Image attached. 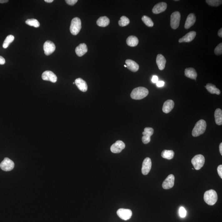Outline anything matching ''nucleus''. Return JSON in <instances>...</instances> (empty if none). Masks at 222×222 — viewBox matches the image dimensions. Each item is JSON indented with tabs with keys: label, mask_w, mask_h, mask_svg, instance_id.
Listing matches in <instances>:
<instances>
[{
	"label": "nucleus",
	"mask_w": 222,
	"mask_h": 222,
	"mask_svg": "<svg viewBox=\"0 0 222 222\" xmlns=\"http://www.w3.org/2000/svg\"><path fill=\"white\" fill-rule=\"evenodd\" d=\"M43 49H44L45 54L47 56H49L54 52L56 49V46L53 42L51 41L47 40L44 43Z\"/></svg>",
	"instance_id": "nucleus-11"
},
{
	"label": "nucleus",
	"mask_w": 222,
	"mask_h": 222,
	"mask_svg": "<svg viewBox=\"0 0 222 222\" xmlns=\"http://www.w3.org/2000/svg\"><path fill=\"white\" fill-rule=\"evenodd\" d=\"M174 176L173 174L169 175L166 179L164 181L162 184L163 188L165 189H169L172 188L174 186Z\"/></svg>",
	"instance_id": "nucleus-14"
},
{
	"label": "nucleus",
	"mask_w": 222,
	"mask_h": 222,
	"mask_svg": "<svg viewBox=\"0 0 222 222\" xmlns=\"http://www.w3.org/2000/svg\"><path fill=\"white\" fill-rule=\"evenodd\" d=\"M77 1H78L77 0H66L65 1L66 3L70 6H73L75 4L77 3Z\"/></svg>",
	"instance_id": "nucleus-36"
},
{
	"label": "nucleus",
	"mask_w": 222,
	"mask_h": 222,
	"mask_svg": "<svg viewBox=\"0 0 222 222\" xmlns=\"http://www.w3.org/2000/svg\"><path fill=\"white\" fill-rule=\"evenodd\" d=\"M170 26L172 28L176 29L179 27L181 20V14L178 11L174 12L171 15Z\"/></svg>",
	"instance_id": "nucleus-6"
},
{
	"label": "nucleus",
	"mask_w": 222,
	"mask_h": 222,
	"mask_svg": "<svg viewBox=\"0 0 222 222\" xmlns=\"http://www.w3.org/2000/svg\"><path fill=\"white\" fill-rule=\"evenodd\" d=\"M174 152L173 150H164L161 153V156L163 158L168 160L172 159L174 157Z\"/></svg>",
	"instance_id": "nucleus-28"
},
{
	"label": "nucleus",
	"mask_w": 222,
	"mask_h": 222,
	"mask_svg": "<svg viewBox=\"0 0 222 222\" xmlns=\"http://www.w3.org/2000/svg\"><path fill=\"white\" fill-rule=\"evenodd\" d=\"M167 8V4L165 2H161L155 5L152 9V12L155 14L163 12Z\"/></svg>",
	"instance_id": "nucleus-15"
},
{
	"label": "nucleus",
	"mask_w": 222,
	"mask_h": 222,
	"mask_svg": "<svg viewBox=\"0 0 222 222\" xmlns=\"http://www.w3.org/2000/svg\"><path fill=\"white\" fill-rule=\"evenodd\" d=\"M196 17L194 13H190L188 16L185 22L184 27L186 29H189L195 23Z\"/></svg>",
	"instance_id": "nucleus-18"
},
{
	"label": "nucleus",
	"mask_w": 222,
	"mask_h": 222,
	"mask_svg": "<svg viewBox=\"0 0 222 222\" xmlns=\"http://www.w3.org/2000/svg\"><path fill=\"white\" fill-rule=\"evenodd\" d=\"M186 214H187V212H186V209L184 208L183 207H180L179 209V214L181 218H185L186 216Z\"/></svg>",
	"instance_id": "nucleus-35"
},
{
	"label": "nucleus",
	"mask_w": 222,
	"mask_h": 222,
	"mask_svg": "<svg viewBox=\"0 0 222 222\" xmlns=\"http://www.w3.org/2000/svg\"><path fill=\"white\" fill-rule=\"evenodd\" d=\"M8 2V0H0V3H4Z\"/></svg>",
	"instance_id": "nucleus-43"
},
{
	"label": "nucleus",
	"mask_w": 222,
	"mask_h": 222,
	"mask_svg": "<svg viewBox=\"0 0 222 222\" xmlns=\"http://www.w3.org/2000/svg\"><path fill=\"white\" fill-rule=\"evenodd\" d=\"M204 199L207 204L211 206L214 205L217 201V194L214 190H207L204 193Z\"/></svg>",
	"instance_id": "nucleus-3"
},
{
	"label": "nucleus",
	"mask_w": 222,
	"mask_h": 222,
	"mask_svg": "<svg viewBox=\"0 0 222 222\" xmlns=\"http://www.w3.org/2000/svg\"><path fill=\"white\" fill-rule=\"evenodd\" d=\"M88 47L85 43H82L80 44L75 49V52L78 56L81 57L87 53Z\"/></svg>",
	"instance_id": "nucleus-22"
},
{
	"label": "nucleus",
	"mask_w": 222,
	"mask_h": 222,
	"mask_svg": "<svg viewBox=\"0 0 222 222\" xmlns=\"http://www.w3.org/2000/svg\"><path fill=\"white\" fill-rule=\"evenodd\" d=\"M191 163L196 170H199L201 169L204 165V156L201 154L196 155L192 159Z\"/></svg>",
	"instance_id": "nucleus-5"
},
{
	"label": "nucleus",
	"mask_w": 222,
	"mask_h": 222,
	"mask_svg": "<svg viewBox=\"0 0 222 222\" xmlns=\"http://www.w3.org/2000/svg\"><path fill=\"white\" fill-rule=\"evenodd\" d=\"M156 61L159 69L161 70H164L166 63V59L165 57L161 54H159L156 57Z\"/></svg>",
	"instance_id": "nucleus-19"
},
{
	"label": "nucleus",
	"mask_w": 222,
	"mask_h": 222,
	"mask_svg": "<svg viewBox=\"0 0 222 222\" xmlns=\"http://www.w3.org/2000/svg\"><path fill=\"white\" fill-rule=\"evenodd\" d=\"M206 2L209 6L215 7L220 6L222 3L221 0H206Z\"/></svg>",
	"instance_id": "nucleus-33"
},
{
	"label": "nucleus",
	"mask_w": 222,
	"mask_h": 222,
	"mask_svg": "<svg viewBox=\"0 0 222 222\" xmlns=\"http://www.w3.org/2000/svg\"><path fill=\"white\" fill-rule=\"evenodd\" d=\"M148 90L147 88L143 87H138L134 89L131 94L132 99L141 100L147 97L148 94Z\"/></svg>",
	"instance_id": "nucleus-1"
},
{
	"label": "nucleus",
	"mask_w": 222,
	"mask_h": 222,
	"mask_svg": "<svg viewBox=\"0 0 222 222\" xmlns=\"http://www.w3.org/2000/svg\"><path fill=\"white\" fill-rule=\"evenodd\" d=\"M154 130L153 128L147 127L144 128L142 132L143 136L142 137V141L144 144H148L151 141V137L153 135Z\"/></svg>",
	"instance_id": "nucleus-9"
},
{
	"label": "nucleus",
	"mask_w": 222,
	"mask_h": 222,
	"mask_svg": "<svg viewBox=\"0 0 222 222\" xmlns=\"http://www.w3.org/2000/svg\"><path fill=\"white\" fill-rule=\"evenodd\" d=\"M196 35V32L195 31H192L185 35L182 38L178 40V42L180 43H189L191 42L195 39Z\"/></svg>",
	"instance_id": "nucleus-16"
},
{
	"label": "nucleus",
	"mask_w": 222,
	"mask_h": 222,
	"mask_svg": "<svg viewBox=\"0 0 222 222\" xmlns=\"http://www.w3.org/2000/svg\"><path fill=\"white\" fill-rule=\"evenodd\" d=\"M117 214L122 220H127L132 217V211L129 209H120L117 211Z\"/></svg>",
	"instance_id": "nucleus-8"
},
{
	"label": "nucleus",
	"mask_w": 222,
	"mask_h": 222,
	"mask_svg": "<svg viewBox=\"0 0 222 222\" xmlns=\"http://www.w3.org/2000/svg\"><path fill=\"white\" fill-rule=\"evenodd\" d=\"M110 20L106 16L100 17L97 21V24L101 27H107L110 23Z\"/></svg>",
	"instance_id": "nucleus-24"
},
{
	"label": "nucleus",
	"mask_w": 222,
	"mask_h": 222,
	"mask_svg": "<svg viewBox=\"0 0 222 222\" xmlns=\"http://www.w3.org/2000/svg\"><path fill=\"white\" fill-rule=\"evenodd\" d=\"M75 84L77 86V88L79 89L82 92H86L87 91L88 89V86L87 83L86 81H84L81 78L77 79L75 80Z\"/></svg>",
	"instance_id": "nucleus-17"
},
{
	"label": "nucleus",
	"mask_w": 222,
	"mask_h": 222,
	"mask_svg": "<svg viewBox=\"0 0 222 222\" xmlns=\"http://www.w3.org/2000/svg\"><path fill=\"white\" fill-rule=\"evenodd\" d=\"M26 24L29 26H33L35 28H38L40 27V24L39 21L35 19H27L25 22Z\"/></svg>",
	"instance_id": "nucleus-31"
},
{
	"label": "nucleus",
	"mask_w": 222,
	"mask_h": 222,
	"mask_svg": "<svg viewBox=\"0 0 222 222\" xmlns=\"http://www.w3.org/2000/svg\"><path fill=\"white\" fill-rule=\"evenodd\" d=\"M152 82L154 83H156L158 81V78L157 76L156 75H154L152 77Z\"/></svg>",
	"instance_id": "nucleus-39"
},
{
	"label": "nucleus",
	"mask_w": 222,
	"mask_h": 222,
	"mask_svg": "<svg viewBox=\"0 0 222 222\" xmlns=\"http://www.w3.org/2000/svg\"><path fill=\"white\" fill-rule=\"evenodd\" d=\"M42 78L44 80L49 81L53 83L56 82L57 80L56 75L49 70L44 71L42 75Z\"/></svg>",
	"instance_id": "nucleus-13"
},
{
	"label": "nucleus",
	"mask_w": 222,
	"mask_h": 222,
	"mask_svg": "<svg viewBox=\"0 0 222 222\" xmlns=\"http://www.w3.org/2000/svg\"><path fill=\"white\" fill-rule=\"evenodd\" d=\"M14 163L13 161L8 157H5L0 164V168L4 171H10L14 168Z\"/></svg>",
	"instance_id": "nucleus-7"
},
{
	"label": "nucleus",
	"mask_w": 222,
	"mask_h": 222,
	"mask_svg": "<svg viewBox=\"0 0 222 222\" xmlns=\"http://www.w3.org/2000/svg\"><path fill=\"white\" fill-rule=\"evenodd\" d=\"M53 0H44V1L47 3H51L53 2Z\"/></svg>",
	"instance_id": "nucleus-44"
},
{
	"label": "nucleus",
	"mask_w": 222,
	"mask_h": 222,
	"mask_svg": "<svg viewBox=\"0 0 222 222\" xmlns=\"http://www.w3.org/2000/svg\"><path fill=\"white\" fill-rule=\"evenodd\" d=\"M152 163L149 157H146L143 161L142 173L143 175H146L149 173L152 168Z\"/></svg>",
	"instance_id": "nucleus-12"
},
{
	"label": "nucleus",
	"mask_w": 222,
	"mask_h": 222,
	"mask_svg": "<svg viewBox=\"0 0 222 222\" xmlns=\"http://www.w3.org/2000/svg\"><path fill=\"white\" fill-rule=\"evenodd\" d=\"M81 28V19L75 18L72 19L70 26V31L72 35H76L79 33Z\"/></svg>",
	"instance_id": "nucleus-4"
},
{
	"label": "nucleus",
	"mask_w": 222,
	"mask_h": 222,
	"mask_svg": "<svg viewBox=\"0 0 222 222\" xmlns=\"http://www.w3.org/2000/svg\"><path fill=\"white\" fill-rule=\"evenodd\" d=\"M214 53L216 55H221L222 54V43H220L214 49Z\"/></svg>",
	"instance_id": "nucleus-34"
},
{
	"label": "nucleus",
	"mask_w": 222,
	"mask_h": 222,
	"mask_svg": "<svg viewBox=\"0 0 222 222\" xmlns=\"http://www.w3.org/2000/svg\"><path fill=\"white\" fill-rule=\"evenodd\" d=\"M207 90L211 94L219 95L220 94V90L216 87L215 85L212 84L208 83L205 86Z\"/></svg>",
	"instance_id": "nucleus-27"
},
{
	"label": "nucleus",
	"mask_w": 222,
	"mask_h": 222,
	"mask_svg": "<svg viewBox=\"0 0 222 222\" xmlns=\"http://www.w3.org/2000/svg\"><path fill=\"white\" fill-rule=\"evenodd\" d=\"M207 128V123L203 119L199 120L197 122L194 128L193 129L192 134L194 137H197L203 134Z\"/></svg>",
	"instance_id": "nucleus-2"
},
{
	"label": "nucleus",
	"mask_w": 222,
	"mask_h": 222,
	"mask_svg": "<svg viewBox=\"0 0 222 222\" xmlns=\"http://www.w3.org/2000/svg\"><path fill=\"white\" fill-rule=\"evenodd\" d=\"M142 20L143 22L145 23L146 25H147L148 27H153L154 25V23L152 19L147 16H143L142 18Z\"/></svg>",
	"instance_id": "nucleus-30"
},
{
	"label": "nucleus",
	"mask_w": 222,
	"mask_h": 222,
	"mask_svg": "<svg viewBox=\"0 0 222 222\" xmlns=\"http://www.w3.org/2000/svg\"><path fill=\"white\" fill-rule=\"evenodd\" d=\"M126 43L130 47H135L138 44L139 40L136 36L131 35L127 38Z\"/></svg>",
	"instance_id": "nucleus-26"
},
{
	"label": "nucleus",
	"mask_w": 222,
	"mask_h": 222,
	"mask_svg": "<svg viewBox=\"0 0 222 222\" xmlns=\"http://www.w3.org/2000/svg\"><path fill=\"white\" fill-rule=\"evenodd\" d=\"M124 67H127V65H124Z\"/></svg>",
	"instance_id": "nucleus-45"
},
{
	"label": "nucleus",
	"mask_w": 222,
	"mask_h": 222,
	"mask_svg": "<svg viewBox=\"0 0 222 222\" xmlns=\"http://www.w3.org/2000/svg\"><path fill=\"white\" fill-rule=\"evenodd\" d=\"M214 117L215 123L218 125L222 124V111L221 109H217L215 111Z\"/></svg>",
	"instance_id": "nucleus-25"
},
{
	"label": "nucleus",
	"mask_w": 222,
	"mask_h": 222,
	"mask_svg": "<svg viewBox=\"0 0 222 222\" xmlns=\"http://www.w3.org/2000/svg\"><path fill=\"white\" fill-rule=\"evenodd\" d=\"M174 103L171 100H169L164 102L163 107V111L165 113L168 114L172 111L174 108Z\"/></svg>",
	"instance_id": "nucleus-20"
},
{
	"label": "nucleus",
	"mask_w": 222,
	"mask_h": 222,
	"mask_svg": "<svg viewBox=\"0 0 222 222\" xmlns=\"http://www.w3.org/2000/svg\"><path fill=\"white\" fill-rule=\"evenodd\" d=\"M75 84V82H73V84Z\"/></svg>",
	"instance_id": "nucleus-46"
},
{
	"label": "nucleus",
	"mask_w": 222,
	"mask_h": 222,
	"mask_svg": "<svg viewBox=\"0 0 222 222\" xmlns=\"http://www.w3.org/2000/svg\"><path fill=\"white\" fill-rule=\"evenodd\" d=\"M126 64L127 68L131 71L136 72L138 70L139 65L136 62L132 60L127 59L126 61Z\"/></svg>",
	"instance_id": "nucleus-21"
},
{
	"label": "nucleus",
	"mask_w": 222,
	"mask_h": 222,
	"mask_svg": "<svg viewBox=\"0 0 222 222\" xmlns=\"http://www.w3.org/2000/svg\"><path fill=\"white\" fill-rule=\"evenodd\" d=\"M14 39V37L13 35H8L4 41L3 47V48L6 49L8 47L10 43H12Z\"/></svg>",
	"instance_id": "nucleus-29"
},
{
	"label": "nucleus",
	"mask_w": 222,
	"mask_h": 222,
	"mask_svg": "<svg viewBox=\"0 0 222 222\" xmlns=\"http://www.w3.org/2000/svg\"><path fill=\"white\" fill-rule=\"evenodd\" d=\"M165 85V82L163 81H158L156 83V85L159 87H163Z\"/></svg>",
	"instance_id": "nucleus-38"
},
{
	"label": "nucleus",
	"mask_w": 222,
	"mask_h": 222,
	"mask_svg": "<svg viewBox=\"0 0 222 222\" xmlns=\"http://www.w3.org/2000/svg\"><path fill=\"white\" fill-rule=\"evenodd\" d=\"M218 174L220 176V178H222V165H220L218 166L217 168Z\"/></svg>",
	"instance_id": "nucleus-37"
},
{
	"label": "nucleus",
	"mask_w": 222,
	"mask_h": 222,
	"mask_svg": "<svg viewBox=\"0 0 222 222\" xmlns=\"http://www.w3.org/2000/svg\"><path fill=\"white\" fill-rule=\"evenodd\" d=\"M126 145L123 141L118 140L111 146L110 150L112 153H120L125 148Z\"/></svg>",
	"instance_id": "nucleus-10"
},
{
	"label": "nucleus",
	"mask_w": 222,
	"mask_h": 222,
	"mask_svg": "<svg viewBox=\"0 0 222 222\" xmlns=\"http://www.w3.org/2000/svg\"><path fill=\"white\" fill-rule=\"evenodd\" d=\"M218 35L219 37L222 38V28H221L220 30H219V32H218Z\"/></svg>",
	"instance_id": "nucleus-41"
},
{
	"label": "nucleus",
	"mask_w": 222,
	"mask_h": 222,
	"mask_svg": "<svg viewBox=\"0 0 222 222\" xmlns=\"http://www.w3.org/2000/svg\"><path fill=\"white\" fill-rule=\"evenodd\" d=\"M129 19L125 16H122L120 18V20L119 21V24L121 27H125L129 24Z\"/></svg>",
	"instance_id": "nucleus-32"
},
{
	"label": "nucleus",
	"mask_w": 222,
	"mask_h": 222,
	"mask_svg": "<svg viewBox=\"0 0 222 222\" xmlns=\"http://www.w3.org/2000/svg\"><path fill=\"white\" fill-rule=\"evenodd\" d=\"M219 151H220V154L221 156L222 155V143H220V145H219Z\"/></svg>",
	"instance_id": "nucleus-42"
},
{
	"label": "nucleus",
	"mask_w": 222,
	"mask_h": 222,
	"mask_svg": "<svg viewBox=\"0 0 222 222\" xmlns=\"http://www.w3.org/2000/svg\"><path fill=\"white\" fill-rule=\"evenodd\" d=\"M185 75L188 78L193 80H196L197 73L195 70L193 68H186L185 70Z\"/></svg>",
	"instance_id": "nucleus-23"
},
{
	"label": "nucleus",
	"mask_w": 222,
	"mask_h": 222,
	"mask_svg": "<svg viewBox=\"0 0 222 222\" xmlns=\"http://www.w3.org/2000/svg\"><path fill=\"white\" fill-rule=\"evenodd\" d=\"M6 63V60L3 57L0 56V65H4Z\"/></svg>",
	"instance_id": "nucleus-40"
}]
</instances>
